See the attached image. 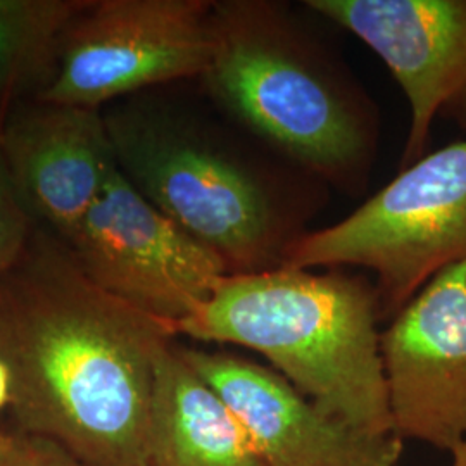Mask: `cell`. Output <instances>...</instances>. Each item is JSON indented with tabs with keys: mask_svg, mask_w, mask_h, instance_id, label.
Instances as JSON below:
<instances>
[{
	"mask_svg": "<svg viewBox=\"0 0 466 466\" xmlns=\"http://www.w3.org/2000/svg\"><path fill=\"white\" fill-rule=\"evenodd\" d=\"M92 0H0V127L52 82L63 35Z\"/></svg>",
	"mask_w": 466,
	"mask_h": 466,
	"instance_id": "obj_13",
	"label": "cell"
},
{
	"mask_svg": "<svg viewBox=\"0 0 466 466\" xmlns=\"http://www.w3.org/2000/svg\"><path fill=\"white\" fill-rule=\"evenodd\" d=\"M373 285L340 268L227 275L177 335L265 356L318 408L371 433L392 432Z\"/></svg>",
	"mask_w": 466,
	"mask_h": 466,
	"instance_id": "obj_2",
	"label": "cell"
},
{
	"mask_svg": "<svg viewBox=\"0 0 466 466\" xmlns=\"http://www.w3.org/2000/svg\"><path fill=\"white\" fill-rule=\"evenodd\" d=\"M11 390H13V380L11 371L7 365L0 360V413L4 410H9L11 404Z\"/></svg>",
	"mask_w": 466,
	"mask_h": 466,
	"instance_id": "obj_16",
	"label": "cell"
},
{
	"mask_svg": "<svg viewBox=\"0 0 466 466\" xmlns=\"http://www.w3.org/2000/svg\"><path fill=\"white\" fill-rule=\"evenodd\" d=\"M382 360L394 435L448 452L466 442V261L390 319Z\"/></svg>",
	"mask_w": 466,
	"mask_h": 466,
	"instance_id": "obj_8",
	"label": "cell"
},
{
	"mask_svg": "<svg viewBox=\"0 0 466 466\" xmlns=\"http://www.w3.org/2000/svg\"><path fill=\"white\" fill-rule=\"evenodd\" d=\"M149 456L150 466H265L242 423L175 340L156 360Z\"/></svg>",
	"mask_w": 466,
	"mask_h": 466,
	"instance_id": "obj_12",
	"label": "cell"
},
{
	"mask_svg": "<svg viewBox=\"0 0 466 466\" xmlns=\"http://www.w3.org/2000/svg\"><path fill=\"white\" fill-rule=\"evenodd\" d=\"M356 35L400 84L411 109L400 169L425 156L435 117L466 128V0H308Z\"/></svg>",
	"mask_w": 466,
	"mask_h": 466,
	"instance_id": "obj_9",
	"label": "cell"
},
{
	"mask_svg": "<svg viewBox=\"0 0 466 466\" xmlns=\"http://www.w3.org/2000/svg\"><path fill=\"white\" fill-rule=\"evenodd\" d=\"M35 227L17 194L0 137V273L16 261Z\"/></svg>",
	"mask_w": 466,
	"mask_h": 466,
	"instance_id": "obj_14",
	"label": "cell"
},
{
	"mask_svg": "<svg viewBox=\"0 0 466 466\" xmlns=\"http://www.w3.org/2000/svg\"><path fill=\"white\" fill-rule=\"evenodd\" d=\"M249 435L265 466H398L402 441L323 413L273 368L230 352L178 346Z\"/></svg>",
	"mask_w": 466,
	"mask_h": 466,
	"instance_id": "obj_10",
	"label": "cell"
},
{
	"mask_svg": "<svg viewBox=\"0 0 466 466\" xmlns=\"http://www.w3.org/2000/svg\"><path fill=\"white\" fill-rule=\"evenodd\" d=\"M0 466L88 465L50 439L19 429H0Z\"/></svg>",
	"mask_w": 466,
	"mask_h": 466,
	"instance_id": "obj_15",
	"label": "cell"
},
{
	"mask_svg": "<svg viewBox=\"0 0 466 466\" xmlns=\"http://www.w3.org/2000/svg\"><path fill=\"white\" fill-rule=\"evenodd\" d=\"M177 333L88 280L52 233L35 227L0 273V360L9 411L88 466H150L156 360Z\"/></svg>",
	"mask_w": 466,
	"mask_h": 466,
	"instance_id": "obj_1",
	"label": "cell"
},
{
	"mask_svg": "<svg viewBox=\"0 0 466 466\" xmlns=\"http://www.w3.org/2000/svg\"><path fill=\"white\" fill-rule=\"evenodd\" d=\"M61 242L88 280L173 329L228 275L213 250L152 206L119 167Z\"/></svg>",
	"mask_w": 466,
	"mask_h": 466,
	"instance_id": "obj_7",
	"label": "cell"
},
{
	"mask_svg": "<svg viewBox=\"0 0 466 466\" xmlns=\"http://www.w3.org/2000/svg\"><path fill=\"white\" fill-rule=\"evenodd\" d=\"M106 125L121 173L228 275L282 268L308 232L302 206L275 175L182 121L117 111Z\"/></svg>",
	"mask_w": 466,
	"mask_h": 466,
	"instance_id": "obj_4",
	"label": "cell"
},
{
	"mask_svg": "<svg viewBox=\"0 0 466 466\" xmlns=\"http://www.w3.org/2000/svg\"><path fill=\"white\" fill-rule=\"evenodd\" d=\"M0 137L35 225L67 240L117 167L106 117L96 107L30 99L5 117Z\"/></svg>",
	"mask_w": 466,
	"mask_h": 466,
	"instance_id": "obj_11",
	"label": "cell"
},
{
	"mask_svg": "<svg viewBox=\"0 0 466 466\" xmlns=\"http://www.w3.org/2000/svg\"><path fill=\"white\" fill-rule=\"evenodd\" d=\"M466 261V140L423 156L327 228L308 230L283 267L375 273L380 319H392L433 279Z\"/></svg>",
	"mask_w": 466,
	"mask_h": 466,
	"instance_id": "obj_5",
	"label": "cell"
},
{
	"mask_svg": "<svg viewBox=\"0 0 466 466\" xmlns=\"http://www.w3.org/2000/svg\"><path fill=\"white\" fill-rule=\"evenodd\" d=\"M202 78L233 117L306 173L344 190L365 184L377 144L371 106L282 4L215 2Z\"/></svg>",
	"mask_w": 466,
	"mask_h": 466,
	"instance_id": "obj_3",
	"label": "cell"
},
{
	"mask_svg": "<svg viewBox=\"0 0 466 466\" xmlns=\"http://www.w3.org/2000/svg\"><path fill=\"white\" fill-rule=\"evenodd\" d=\"M452 466H466V442L460 444L456 450L451 451Z\"/></svg>",
	"mask_w": 466,
	"mask_h": 466,
	"instance_id": "obj_17",
	"label": "cell"
},
{
	"mask_svg": "<svg viewBox=\"0 0 466 466\" xmlns=\"http://www.w3.org/2000/svg\"><path fill=\"white\" fill-rule=\"evenodd\" d=\"M211 0H92L63 35L36 97L99 109L137 90L204 76L213 52Z\"/></svg>",
	"mask_w": 466,
	"mask_h": 466,
	"instance_id": "obj_6",
	"label": "cell"
}]
</instances>
